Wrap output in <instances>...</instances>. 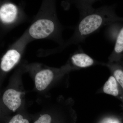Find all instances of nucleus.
I'll list each match as a JSON object with an SVG mask.
<instances>
[{
    "mask_svg": "<svg viewBox=\"0 0 123 123\" xmlns=\"http://www.w3.org/2000/svg\"><path fill=\"white\" fill-rule=\"evenodd\" d=\"M73 63L79 68H85L92 66L94 63V60L84 52L76 53L71 57Z\"/></svg>",
    "mask_w": 123,
    "mask_h": 123,
    "instance_id": "0eeeda50",
    "label": "nucleus"
},
{
    "mask_svg": "<svg viewBox=\"0 0 123 123\" xmlns=\"http://www.w3.org/2000/svg\"><path fill=\"white\" fill-rule=\"evenodd\" d=\"M21 93L13 89H9L4 93L2 100L9 110L14 111L21 104Z\"/></svg>",
    "mask_w": 123,
    "mask_h": 123,
    "instance_id": "7ed1b4c3",
    "label": "nucleus"
},
{
    "mask_svg": "<svg viewBox=\"0 0 123 123\" xmlns=\"http://www.w3.org/2000/svg\"><path fill=\"white\" fill-rule=\"evenodd\" d=\"M89 4L84 6L83 17L77 29V38L80 42L103 27L111 24L116 21L112 6L94 9Z\"/></svg>",
    "mask_w": 123,
    "mask_h": 123,
    "instance_id": "f257e3e1",
    "label": "nucleus"
},
{
    "mask_svg": "<svg viewBox=\"0 0 123 123\" xmlns=\"http://www.w3.org/2000/svg\"><path fill=\"white\" fill-rule=\"evenodd\" d=\"M111 123H119L118 122H117V121H115V122H112Z\"/></svg>",
    "mask_w": 123,
    "mask_h": 123,
    "instance_id": "ddd939ff",
    "label": "nucleus"
},
{
    "mask_svg": "<svg viewBox=\"0 0 123 123\" xmlns=\"http://www.w3.org/2000/svg\"><path fill=\"white\" fill-rule=\"evenodd\" d=\"M53 77V74L51 70L44 69L40 71L35 77L36 87L38 90H44L49 85Z\"/></svg>",
    "mask_w": 123,
    "mask_h": 123,
    "instance_id": "20e7f679",
    "label": "nucleus"
},
{
    "mask_svg": "<svg viewBox=\"0 0 123 123\" xmlns=\"http://www.w3.org/2000/svg\"><path fill=\"white\" fill-rule=\"evenodd\" d=\"M20 57V53L16 50H9L2 57L1 68L5 72L10 70L17 63Z\"/></svg>",
    "mask_w": 123,
    "mask_h": 123,
    "instance_id": "39448f33",
    "label": "nucleus"
},
{
    "mask_svg": "<svg viewBox=\"0 0 123 123\" xmlns=\"http://www.w3.org/2000/svg\"><path fill=\"white\" fill-rule=\"evenodd\" d=\"M123 52V27L117 37L114 50L110 55L111 60L113 59Z\"/></svg>",
    "mask_w": 123,
    "mask_h": 123,
    "instance_id": "1a4fd4ad",
    "label": "nucleus"
},
{
    "mask_svg": "<svg viewBox=\"0 0 123 123\" xmlns=\"http://www.w3.org/2000/svg\"><path fill=\"white\" fill-rule=\"evenodd\" d=\"M113 75L123 89V70L120 69H116L114 70Z\"/></svg>",
    "mask_w": 123,
    "mask_h": 123,
    "instance_id": "9d476101",
    "label": "nucleus"
},
{
    "mask_svg": "<svg viewBox=\"0 0 123 123\" xmlns=\"http://www.w3.org/2000/svg\"><path fill=\"white\" fill-rule=\"evenodd\" d=\"M17 14V9L11 4L3 5L0 9V17L3 22L9 23L13 21Z\"/></svg>",
    "mask_w": 123,
    "mask_h": 123,
    "instance_id": "423d86ee",
    "label": "nucleus"
},
{
    "mask_svg": "<svg viewBox=\"0 0 123 123\" xmlns=\"http://www.w3.org/2000/svg\"><path fill=\"white\" fill-rule=\"evenodd\" d=\"M51 118L49 115L44 114L39 118L34 123H51Z\"/></svg>",
    "mask_w": 123,
    "mask_h": 123,
    "instance_id": "f8f14e48",
    "label": "nucleus"
},
{
    "mask_svg": "<svg viewBox=\"0 0 123 123\" xmlns=\"http://www.w3.org/2000/svg\"><path fill=\"white\" fill-rule=\"evenodd\" d=\"M103 91L107 94L114 96L118 95L117 81L114 76H111L104 86Z\"/></svg>",
    "mask_w": 123,
    "mask_h": 123,
    "instance_id": "6e6552de",
    "label": "nucleus"
},
{
    "mask_svg": "<svg viewBox=\"0 0 123 123\" xmlns=\"http://www.w3.org/2000/svg\"><path fill=\"white\" fill-rule=\"evenodd\" d=\"M9 123H29L28 120L23 118L21 115H16L11 119Z\"/></svg>",
    "mask_w": 123,
    "mask_h": 123,
    "instance_id": "9b49d317",
    "label": "nucleus"
},
{
    "mask_svg": "<svg viewBox=\"0 0 123 123\" xmlns=\"http://www.w3.org/2000/svg\"><path fill=\"white\" fill-rule=\"evenodd\" d=\"M55 25L51 20L39 19L34 23L29 29L31 37L35 39L43 38L48 37L53 32Z\"/></svg>",
    "mask_w": 123,
    "mask_h": 123,
    "instance_id": "f03ea898",
    "label": "nucleus"
}]
</instances>
